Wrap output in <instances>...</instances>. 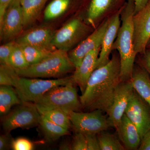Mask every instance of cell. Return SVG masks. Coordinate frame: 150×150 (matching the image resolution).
I'll list each match as a JSON object with an SVG mask.
<instances>
[{
	"label": "cell",
	"instance_id": "38",
	"mask_svg": "<svg viewBox=\"0 0 150 150\" xmlns=\"http://www.w3.org/2000/svg\"><path fill=\"white\" fill-rule=\"evenodd\" d=\"M60 150H72L71 144L68 142H64L60 145Z\"/></svg>",
	"mask_w": 150,
	"mask_h": 150
},
{
	"label": "cell",
	"instance_id": "24",
	"mask_svg": "<svg viewBox=\"0 0 150 150\" xmlns=\"http://www.w3.org/2000/svg\"><path fill=\"white\" fill-rule=\"evenodd\" d=\"M72 0H52L44 11V19L51 20L61 16L69 9Z\"/></svg>",
	"mask_w": 150,
	"mask_h": 150
},
{
	"label": "cell",
	"instance_id": "10",
	"mask_svg": "<svg viewBox=\"0 0 150 150\" xmlns=\"http://www.w3.org/2000/svg\"><path fill=\"white\" fill-rule=\"evenodd\" d=\"M131 80L122 81L114 94L110 108L106 112L109 126L117 129L134 91Z\"/></svg>",
	"mask_w": 150,
	"mask_h": 150
},
{
	"label": "cell",
	"instance_id": "35",
	"mask_svg": "<svg viewBox=\"0 0 150 150\" xmlns=\"http://www.w3.org/2000/svg\"><path fill=\"white\" fill-rule=\"evenodd\" d=\"M143 55L142 61V66L147 71L150 76V49L146 50Z\"/></svg>",
	"mask_w": 150,
	"mask_h": 150
},
{
	"label": "cell",
	"instance_id": "32",
	"mask_svg": "<svg viewBox=\"0 0 150 150\" xmlns=\"http://www.w3.org/2000/svg\"><path fill=\"white\" fill-rule=\"evenodd\" d=\"M87 144V150H100L97 135L96 134L85 135Z\"/></svg>",
	"mask_w": 150,
	"mask_h": 150
},
{
	"label": "cell",
	"instance_id": "21",
	"mask_svg": "<svg viewBox=\"0 0 150 150\" xmlns=\"http://www.w3.org/2000/svg\"><path fill=\"white\" fill-rule=\"evenodd\" d=\"M12 86H1L0 87V116L4 117L6 115L11 108L15 105L21 104L15 89Z\"/></svg>",
	"mask_w": 150,
	"mask_h": 150
},
{
	"label": "cell",
	"instance_id": "34",
	"mask_svg": "<svg viewBox=\"0 0 150 150\" xmlns=\"http://www.w3.org/2000/svg\"><path fill=\"white\" fill-rule=\"evenodd\" d=\"M138 150H150V129L142 137Z\"/></svg>",
	"mask_w": 150,
	"mask_h": 150
},
{
	"label": "cell",
	"instance_id": "33",
	"mask_svg": "<svg viewBox=\"0 0 150 150\" xmlns=\"http://www.w3.org/2000/svg\"><path fill=\"white\" fill-rule=\"evenodd\" d=\"M13 140L9 133L1 135L0 136V150H6L11 148Z\"/></svg>",
	"mask_w": 150,
	"mask_h": 150
},
{
	"label": "cell",
	"instance_id": "7",
	"mask_svg": "<svg viewBox=\"0 0 150 150\" xmlns=\"http://www.w3.org/2000/svg\"><path fill=\"white\" fill-rule=\"evenodd\" d=\"M72 126L76 132L84 135L98 134L106 131L109 126L103 111L95 110L88 112L73 111L69 114Z\"/></svg>",
	"mask_w": 150,
	"mask_h": 150
},
{
	"label": "cell",
	"instance_id": "29",
	"mask_svg": "<svg viewBox=\"0 0 150 150\" xmlns=\"http://www.w3.org/2000/svg\"><path fill=\"white\" fill-rule=\"evenodd\" d=\"M16 44V42L11 41L5 43L1 46L0 47L1 64L9 65L10 56Z\"/></svg>",
	"mask_w": 150,
	"mask_h": 150
},
{
	"label": "cell",
	"instance_id": "8",
	"mask_svg": "<svg viewBox=\"0 0 150 150\" xmlns=\"http://www.w3.org/2000/svg\"><path fill=\"white\" fill-rule=\"evenodd\" d=\"M40 114L34 103L22 102L5 116L3 129L6 133L18 128H29L39 124Z\"/></svg>",
	"mask_w": 150,
	"mask_h": 150
},
{
	"label": "cell",
	"instance_id": "12",
	"mask_svg": "<svg viewBox=\"0 0 150 150\" xmlns=\"http://www.w3.org/2000/svg\"><path fill=\"white\" fill-rule=\"evenodd\" d=\"M23 28V15L21 0H13L0 23L1 38L11 40L18 35Z\"/></svg>",
	"mask_w": 150,
	"mask_h": 150
},
{
	"label": "cell",
	"instance_id": "30",
	"mask_svg": "<svg viewBox=\"0 0 150 150\" xmlns=\"http://www.w3.org/2000/svg\"><path fill=\"white\" fill-rule=\"evenodd\" d=\"M34 146L32 142L27 139L19 138L13 140L11 148L14 150H32Z\"/></svg>",
	"mask_w": 150,
	"mask_h": 150
},
{
	"label": "cell",
	"instance_id": "27",
	"mask_svg": "<svg viewBox=\"0 0 150 150\" xmlns=\"http://www.w3.org/2000/svg\"><path fill=\"white\" fill-rule=\"evenodd\" d=\"M19 76L16 69L10 65L1 64L0 66V85L15 87Z\"/></svg>",
	"mask_w": 150,
	"mask_h": 150
},
{
	"label": "cell",
	"instance_id": "16",
	"mask_svg": "<svg viewBox=\"0 0 150 150\" xmlns=\"http://www.w3.org/2000/svg\"><path fill=\"white\" fill-rule=\"evenodd\" d=\"M54 32L49 27H40L28 31L19 38L16 41L19 45H26L53 51L56 50L52 45Z\"/></svg>",
	"mask_w": 150,
	"mask_h": 150
},
{
	"label": "cell",
	"instance_id": "11",
	"mask_svg": "<svg viewBox=\"0 0 150 150\" xmlns=\"http://www.w3.org/2000/svg\"><path fill=\"white\" fill-rule=\"evenodd\" d=\"M125 113L137 127L142 139L150 129V107L135 90Z\"/></svg>",
	"mask_w": 150,
	"mask_h": 150
},
{
	"label": "cell",
	"instance_id": "5",
	"mask_svg": "<svg viewBox=\"0 0 150 150\" xmlns=\"http://www.w3.org/2000/svg\"><path fill=\"white\" fill-rule=\"evenodd\" d=\"M95 29L82 19H73L54 32L52 45L56 50L68 53L91 34Z\"/></svg>",
	"mask_w": 150,
	"mask_h": 150
},
{
	"label": "cell",
	"instance_id": "15",
	"mask_svg": "<svg viewBox=\"0 0 150 150\" xmlns=\"http://www.w3.org/2000/svg\"><path fill=\"white\" fill-rule=\"evenodd\" d=\"M122 8L108 17V26L103 39L95 69L104 66L110 61V55L121 26Z\"/></svg>",
	"mask_w": 150,
	"mask_h": 150
},
{
	"label": "cell",
	"instance_id": "9",
	"mask_svg": "<svg viewBox=\"0 0 150 150\" xmlns=\"http://www.w3.org/2000/svg\"><path fill=\"white\" fill-rule=\"evenodd\" d=\"M125 0H89L85 22L94 29L123 6Z\"/></svg>",
	"mask_w": 150,
	"mask_h": 150
},
{
	"label": "cell",
	"instance_id": "13",
	"mask_svg": "<svg viewBox=\"0 0 150 150\" xmlns=\"http://www.w3.org/2000/svg\"><path fill=\"white\" fill-rule=\"evenodd\" d=\"M108 25V18L105 20L77 46L68 53L69 58L76 68L80 65L87 54L95 48L101 46Z\"/></svg>",
	"mask_w": 150,
	"mask_h": 150
},
{
	"label": "cell",
	"instance_id": "1",
	"mask_svg": "<svg viewBox=\"0 0 150 150\" xmlns=\"http://www.w3.org/2000/svg\"><path fill=\"white\" fill-rule=\"evenodd\" d=\"M121 82L120 56L115 52L109 62L95 69L89 79L85 91L79 97L82 109L107 112Z\"/></svg>",
	"mask_w": 150,
	"mask_h": 150
},
{
	"label": "cell",
	"instance_id": "23",
	"mask_svg": "<svg viewBox=\"0 0 150 150\" xmlns=\"http://www.w3.org/2000/svg\"><path fill=\"white\" fill-rule=\"evenodd\" d=\"M39 124L44 135L50 141H56L69 134V130L50 121L43 115H40Z\"/></svg>",
	"mask_w": 150,
	"mask_h": 150
},
{
	"label": "cell",
	"instance_id": "17",
	"mask_svg": "<svg viewBox=\"0 0 150 150\" xmlns=\"http://www.w3.org/2000/svg\"><path fill=\"white\" fill-rule=\"evenodd\" d=\"M100 47L95 48L87 54L80 65L76 68L74 72L71 76L73 82L79 86L81 94L85 91L89 79L95 69Z\"/></svg>",
	"mask_w": 150,
	"mask_h": 150
},
{
	"label": "cell",
	"instance_id": "20",
	"mask_svg": "<svg viewBox=\"0 0 150 150\" xmlns=\"http://www.w3.org/2000/svg\"><path fill=\"white\" fill-rule=\"evenodd\" d=\"M48 0H21L23 28L35 22Z\"/></svg>",
	"mask_w": 150,
	"mask_h": 150
},
{
	"label": "cell",
	"instance_id": "25",
	"mask_svg": "<svg viewBox=\"0 0 150 150\" xmlns=\"http://www.w3.org/2000/svg\"><path fill=\"white\" fill-rule=\"evenodd\" d=\"M18 45L20 46L23 51L25 59L29 66L41 62L49 56L53 52L28 45Z\"/></svg>",
	"mask_w": 150,
	"mask_h": 150
},
{
	"label": "cell",
	"instance_id": "31",
	"mask_svg": "<svg viewBox=\"0 0 150 150\" xmlns=\"http://www.w3.org/2000/svg\"><path fill=\"white\" fill-rule=\"evenodd\" d=\"M72 150H87L85 135L76 132L71 144Z\"/></svg>",
	"mask_w": 150,
	"mask_h": 150
},
{
	"label": "cell",
	"instance_id": "28",
	"mask_svg": "<svg viewBox=\"0 0 150 150\" xmlns=\"http://www.w3.org/2000/svg\"><path fill=\"white\" fill-rule=\"evenodd\" d=\"M9 65L16 69H25L29 66L21 48L16 42L10 56Z\"/></svg>",
	"mask_w": 150,
	"mask_h": 150
},
{
	"label": "cell",
	"instance_id": "22",
	"mask_svg": "<svg viewBox=\"0 0 150 150\" xmlns=\"http://www.w3.org/2000/svg\"><path fill=\"white\" fill-rule=\"evenodd\" d=\"M36 106L40 115H43L48 120L68 130L71 127L72 124L69 114L63 110Z\"/></svg>",
	"mask_w": 150,
	"mask_h": 150
},
{
	"label": "cell",
	"instance_id": "14",
	"mask_svg": "<svg viewBox=\"0 0 150 150\" xmlns=\"http://www.w3.org/2000/svg\"><path fill=\"white\" fill-rule=\"evenodd\" d=\"M134 49L137 55L145 53L150 40V0L133 17Z\"/></svg>",
	"mask_w": 150,
	"mask_h": 150
},
{
	"label": "cell",
	"instance_id": "3",
	"mask_svg": "<svg viewBox=\"0 0 150 150\" xmlns=\"http://www.w3.org/2000/svg\"><path fill=\"white\" fill-rule=\"evenodd\" d=\"M76 69L68 53L56 50L41 62L21 69H16L18 75L30 78L58 77Z\"/></svg>",
	"mask_w": 150,
	"mask_h": 150
},
{
	"label": "cell",
	"instance_id": "37",
	"mask_svg": "<svg viewBox=\"0 0 150 150\" xmlns=\"http://www.w3.org/2000/svg\"><path fill=\"white\" fill-rule=\"evenodd\" d=\"M133 1L135 5V10H134V14H136L140 11L141 10L144 8L150 0H131Z\"/></svg>",
	"mask_w": 150,
	"mask_h": 150
},
{
	"label": "cell",
	"instance_id": "26",
	"mask_svg": "<svg viewBox=\"0 0 150 150\" xmlns=\"http://www.w3.org/2000/svg\"><path fill=\"white\" fill-rule=\"evenodd\" d=\"M102 131L97 134L100 150H124V146L115 135Z\"/></svg>",
	"mask_w": 150,
	"mask_h": 150
},
{
	"label": "cell",
	"instance_id": "39",
	"mask_svg": "<svg viewBox=\"0 0 150 150\" xmlns=\"http://www.w3.org/2000/svg\"><path fill=\"white\" fill-rule=\"evenodd\" d=\"M148 46H150V43H148Z\"/></svg>",
	"mask_w": 150,
	"mask_h": 150
},
{
	"label": "cell",
	"instance_id": "4",
	"mask_svg": "<svg viewBox=\"0 0 150 150\" xmlns=\"http://www.w3.org/2000/svg\"><path fill=\"white\" fill-rule=\"evenodd\" d=\"M75 85L72 81L65 85L54 87L34 103L40 107L61 109L69 115L73 111L79 112L82 108Z\"/></svg>",
	"mask_w": 150,
	"mask_h": 150
},
{
	"label": "cell",
	"instance_id": "19",
	"mask_svg": "<svg viewBox=\"0 0 150 150\" xmlns=\"http://www.w3.org/2000/svg\"><path fill=\"white\" fill-rule=\"evenodd\" d=\"M131 80L134 90L150 107V76L142 65L134 64Z\"/></svg>",
	"mask_w": 150,
	"mask_h": 150
},
{
	"label": "cell",
	"instance_id": "36",
	"mask_svg": "<svg viewBox=\"0 0 150 150\" xmlns=\"http://www.w3.org/2000/svg\"><path fill=\"white\" fill-rule=\"evenodd\" d=\"M13 0H0V23L2 21L6 11Z\"/></svg>",
	"mask_w": 150,
	"mask_h": 150
},
{
	"label": "cell",
	"instance_id": "2",
	"mask_svg": "<svg viewBox=\"0 0 150 150\" xmlns=\"http://www.w3.org/2000/svg\"><path fill=\"white\" fill-rule=\"evenodd\" d=\"M134 1L127 0L121 10V24L112 47L113 50L118 51L120 56L122 81L131 80L137 55L134 49Z\"/></svg>",
	"mask_w": 150,
	"mask_h": 150
},
{
	"label": "cell",
	"instance_id": "18",
	"mask_svg": "<svg viewBox=\"0 0 150 150\" xmlns=\"http://www.w3.org/2000/svg\"><path fill=\"white\" fill-rule=\"evenodd\" d=\"M116 130L119 140L123 144L125 149L138 150L142 138L137 127L125 113Z\"/></svg>",
	"mask_w": 150,
	"mask_h": 150
},
{
	"label": "cell",
	"instance_id": "6",
	"mask_svg": "<svg viewBox=\"0 0 150 150\" xmlns=\"http://www.w3.org/2000/svg\"><path fill=\"white\" fill-rule=\"evenodd\" d=\"M72 81L71 76L47 80L19 76L14 88L22 103H35L48 91Z\"/></svg>",
	"mask_w": 150,
	"mask_h": 150
}]
</instances>
